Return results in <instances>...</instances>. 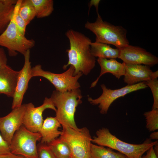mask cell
Here are the masks:
<instances>
[{"mask_svg": "<svg viewBox=\"0 0 158 158\" xmlns=\"http://www.w3.org/2000/svg\"><path fill=\"white\" fill-rule=\"evenodd\" d=\"M66 35L69 41L70 48L66 50L68 63L63 69H66L71 65L75 69L74 76L80 72L87 75L95 67L96 60L91 53V40L81 32L71 29L67 31Z\"/></svg>", "mask_w": 158, "mask_h": 158, "instance_id": "obj_1", "label": "cell"}, {"mask_svg": "<svg viewBox=\"0 0 158 158\" xmlns=\"http://www.w3.org/2000/svg\"><path fill=\"white\" fill-rule=\"evenodd\" d=\"M82 98L79 88L63 92L56 90L53 92L50 98L56 107L55 117L62 126L79 129L74 116L76 107L82 103Z\"/></svg>", "mask_w": 158, "mask_h": 158, "instance_id": "obj_2", "label": "cell"}, {"mask_svg": "<svg viewBox=\"0 0 158 158\" xmlns=\"http://www.w3.org/2000/svg\"><path fill=\"white\" fill-rule=\"evenodd\" d=\"M92 142L117 150L129 158H142L145 152L158 142V140L152 142L149 138L141 144L129 143L118 139L105 128L97 131L96 136L93 137Z\"/></svg>", "mask_w": 158, "mask_h": 158, "instance_id": "obj_3", "label": "cell"}, {"mask_svg": "<svg viewBox=\"0 0 158 158\" xmlns=\"http://www.w3.org/2000/svg\"><path fill=\"white\" fill-rule=\"evenodd\" d=\"M85 28L95 35V42L111 44L120 49L129 44L126 37V30L121 26H115L103 20L101 16L97 15L94 22L87 21Z\"/></svg>", "mask_w": 158, "mask_h": 158, "instance_id": "obj_4", "label": "cell"}, {"mask_svg": "<svg viewBox=\"0 0 158 158\" xmlns=\"http://www.w3.org/2000/svg\"><path fill=\"white\" fill-rule=\"evenodd\" d=\"M62 133L59 138L69 146L72 158H92L90 147L92 138L86 127L76 130L68 126H62Z\"/></svg>", "mask_w": 158, "mask_h": 158, "instance_id": "obj_5", "label": "cell"}, {"mask_svg": "<svg viewBox=\"0 0 158 158\" xmlns=\"http://www.w3.org/2000/svg\"><path fill=\"white\" fill-rule=\"evenodd\" d=\"M68 69L60 74L55 73L43 70L40 64H37L31 68V75L34 77H41L49 80L54 86L56 90L63 92L79 88V79L83 75L81 72L74 75L75 69L70 65Z\"/></svg>", "mask_w": 158, "mask_h": 158, "instance_id": "obj_6", "label": "cell"}, {"mask_svg": "<svg viewBox=\"0 0 158 158\" xmlns=\"http://www.w3.org/2000/svg\"><path fill=\"white\" fill-rule=\"evenodd\" d=\"M41 139L39 132H32L22 125L12 139L9 145L11 152L25 158H38L36 143Z\"/></svg>", "mask_w": 158, "mask_h": 158, "instance_id": "obj_7", "label": "cell"}, {"mask_svg": "<svg viewBox=\"0 0 158 158\" xmlns=\"http://www.w3.org/2000/svg\"><path fill=\"white\" fill-rule=\"evenodd\" d=\"M35 44L34 40L27 39L18 30L14 22L13 13L8 26L0 35V46L6 48L10 56H15L17 52L23 55Z\"/></svg>", "mask_w": 158, "mask_h": 158, "instance_id": "obj_8", "label": "cell"}, {"mask_svg": "<svg viewBox=\"0 0 158 158\" xmlns=\"http://www.w3.org/2000/svg\"><path fill=\"white\" fill-rule=\"evenodd\" d=\"M101 87L102 90L101 96L96 99L89 97L88 100L93 105H98L100 112L103 114L107 113L111 104L118 98L131 92L148 87L145 82L132 85H127L121 88L115 90L108 89L104 84H102Z\"/></svg>", "mask_w": 158, "mask_h": 158, "instance_id": "obj_9", "label": "cell"}, {"mask_svg": "<svg viewBox=\"0 0 158 158\" xmlns=\"http://www.w3.org/2000/svg\"><path fill=\"white\" fill-rule=\"evenodd\" d=\"M48 109L55 112L56 111V108L50 97H46L42 104L38 107H35L32 103L25 104L23 125L30 131L34 133L39 132L44 121L43 113Z\"/></svg>", "mask_w": 158, "mask_h": 158, "instance_id": "obj_10", "label": "cell"}, {"mask_svg": "<svg viewBox=\"0 0 158 158\" xmlns=\"http://www.w3.org/2000/svg\"><path fill=\"white\" fill-rule=\"evenodd\" d=\"M119 49L120 53L118 58L125 64H143L151 67L158 63L157 57L139 47L128 44Z\"/></svg>", "mask_w": 158, "mask_h": 158, "instance_id": "obj_11", "label": "cell"}, {"mask_svg": "<svg viewBox=\"0 0 158 158\" xmlns=\"http://www.w3.org/2000/svg\"><path fill=\"white\" fill-rule=\"evenodd\" d=\"M25 104L12 109L8 115L0 117V132L4 139L10 144L15 132L23 125Z\"/></svg>", "mask_w": 158, "mask_h": 158, "instance_id": "obj_12", "label": "cell"}, {"mask_svg": "<svg viewBox=\"0 0 158 158\" xmlns=\"http://www.w3.org/2000/svg\"><path fill=\"white\" fill-rule=\"evenodd\" d=\"M24 63L22 69L19 71L16 85L13 96L12 109L21 106L23 97L28 87L29 82L31 78V66L30 61V50L23 55Z\"/></svg>", "mask_w": 158, "mask_h": 158, "instance_id": "obj_13", "label": "cell"}, {"mask_svg": "<svg viewBox=\"0 0 158 158\" xmlns=\"http://www.w3.org/2000/svg\"><path fill=\"white\" fill-rule=\"evenodd\" d=\"M124 64L126 71L123 80L128 85L146 82L158 77V71L153 72L149 66L141 64Z\"/></svg>", "mask_w": 158, "mask_h": 158, "instance_id": "obj_14", "label": "cell"}, {"mask_svg": "<svg viewBox=\"0 0 158 158\" xmlns=\"http://www.w3.org/2000/svg\"><path fill=\"white\" fill-rule=\"evenodd\" d=\"M19 73L8 65L0 69V94L13 98Z\"/></svg>", "mask_w": 158, "mask_h": 158, "instance_id": "obj_15", "label": "cell"}, {"mask_svg": "<svg viewBox=\"0 0 158 158\" xmlns=\"http://www.w3.org/2000/svg\"><path fill=\"white\" fill-rule=\"evenodd\" d=\"M97 61L101 68V71L99 76L91 85L90 88L96 85L99 78L102 75L107 73H110L119 79L125 73V67L124 63H121L115 59L98 58Z\"/></svg>", "mask_w": 158, "mask_h": 158, "instance_id": "obj_16", "label": "cell"}, {"mask_svg": "<svg viewBox=\"0 0 158 158\" xmlns=\"http://www.w3.org/2000/svg\"><path fill=\"white\" fill-rule=\"evenodd\" d=\"M61 126L55 117H47L39 131L41 136V142L47 144L60 136L62 132L59 130V128Z\"/></svg>", "mask_w": 158, "mask_h": 158, "instance_id": "obj_17", "label": "cell"}, {"mask_svg": "<svg viewBox=\"0 0 158 158\" xmlns=\"http://www.w3.org/2000/svg\"><path fill=\"white\" fill-rule=\"evenodd\" d=\"M91 53L95 58L115 59L118 58L119 49L113 48L108 44L99 42H91L90 44Z\"/></svg>", "mask_w": 158, "mask_h": 158, "instance_id": "obj_18", "label": "cell"}, {"mask_svg": "<svg viewBox=\"0 0 158 158\" xmlns=\"http://www.w3.org/2000/svg\"><path fill=\"white\" fill-rule=\"evenodd\" d=\"M92 158H126L127 157L120 152H116L109 148L92 144L90 147Z\"/></svg>", "mask_w": 158, "mask_h": 158, "instance_id": "obj_19", "label": "cell"}, {"mask_svg": "<svg viewBox=\"0 0 158 158\" xmlns=\"http://www.w3.org/2000/svg\"><path fill=\"white\" fill-rule=\"evenodd\" d=\"M34 7L36 17L42 18L50 15L54 10L52 0H31Z\"/></svg>", "mask_w": 158, "mask_h": 158, "instance_id": "obj_20", "label": "cell"}, {"mask_svg": "<svg viewBox=\"0 0 158 158\" xmlns=\"http://www.w3.org/2000/svg\"><path fill=\"white\" fill-rule=\"evenodd\" d=\"M57 158H67L71 156L70 148L67 144L59 138L47 144Z\"/></svg>", "mask_w": 158, "mask_h": 158, "instance_id": "obj_21", "label": "cell"}, {"mask_svg": "<svg viewBox=\"0 0 158 158\" xmlns=\"http://www.w3.org/2000/svg\"><path fill=\"white\" fill-rule=\"evenodd\" d=\"M18 12L27 25L36 17L35 9L31 0H20Z\"/></svg>", "mask_w": 158, "mask_h": 158, "instance_id": "obj_22", "label": "cell"}, {"mask_svg": "<svg viewBox=\"0 0 158 158\" xmlns=\"http://www.w3.org/2000/svg\"><path fill=\"white\" fill-rule=\"evenodd\" d=\"M15 5L9 6L0 0V35L6 29L13 15Z\"/></svg>", "mask_w": 158, "mask_h": 158, "instance_id": "obj_23", "label": "cell"}, {"mask_svg": "<svg viewBox=\"0 0 158 158\" xmlns=\"http://www.w3.org/2000/svg\"><path fill=\"white\" fill-rule=\"evenodd\" d=\"M146 122V128L150 132L158 129V109H153L144 114Z\"/></svg>", "mask_w": 158, "mask_h": 158, "instance_id": "obj_24", "label": "cell"}, {"mask_svg": "<svg viewBox=\"0 0 158 158\" xmlns=\"http://www.w3.org/2000/svg\"><path fill=\"white\" fill-rule=\"evenodd\" d=\"M20 1V0H18L16 4L15 5L14 12V20L18 30L22 34L25 35L26 28L27 25L18 12Z\"/></svg>", "mask_w": 158, "mask_h": 158, "instance_id": "obj_25", "label": "cell"}, {"mask_svg": "<svg viewBox=\"0 0 158 158\" xmlns=\"http://www.w3.org/2000/svg\"><path fill=\"white\" fill-rule=\"evenodd\" d=\"M148 87L152 91L153 98V103L152 109H158V80L157 78H154L146 82Z\"/></svg>", "mask_w": 158, "mask_h": 158, "instance_id": "obj_26", "label": "cell"}, {"mask_svg": "<svg viewBox=\"0 0 158 158\" xmlns=\"http://www.w3.org/2000/svg\"><path fill=\"white\" fill-rule=\"evenodd\" d=\"M38 158H57L48 145L40 142L37 145Z\"/></svg>", "mask_w": 158, "mask_h": 158, "instance_id": "obj_27", "label": "cell"}, {"mask_svg": "<svg viewBox=\"0 0 158 158\" xmlns=\"http://www.w3.org/2000/svg\"><path fill=\"white\" fill-rule=\"evenodd\" d=\"M9 145L0 133V155L11 153Z\"/></svg>", "mask_w": 158, "mask_h": 158, "instance_id": "obj_28", "label": "cell"}, {"mask_svg": "<svg viewBox=\"0 0 158 158\" xmlns=\"http://www.w3.org/2000/svg\"><path fill=\"white\" fill-rule=\"evenodd\" d=\"M7 59L4 49L0 47V69L7 65Z\"/></svg>", "mask_w": 158, "mask_h": 158, "instance_id": "obj_29", "label": "cell"}, {"mask_svg": "<svg viewBox=\"0 0 158 158\" xmlns=\"http://www.w3.org/2000/svg\"><path fill=\"white\" fill-rule=\"evenodd\" d=\"M153 147H151L146 152V154L143 155L142 158H158V156L155 154Z\"/></svg>", "mask_w": 158, "mask_h": 158, "instance_id": "obj_30", "label": "cell"}, {"mask_svg": "<svg viewBox=\"0 0 158 158\" xmlns=\"http://www.w3.org/2000/svg\"><path fill=\"white\" fill-rule=\"evenodd\" d=\"M0 158H25L21 156L14 154L11 153L0 155Z\"/></svg>", "mask_w": 158, "mask_h": 158, "instance_id": "obj_31", "label": "cell"}, {"mask_svg": "<svg viewBox=\"0 0 158 158\" xmlns=\"http://www.w3.org/2000/svg\"><path fill=\"white\" fill-rule=\"evenodd\" d=\"M150 138L151 139L157 140L158 139V132L154 131L150 136Z\"/></svg>", "mask_w": 158, "mask_h": 158, "instance_id": "obj_32", "label": "cell"}, {"mask_svg": "<svg viewBox=\"0 0 158 158\" xmlns=\"http://www.w3.org/2000/svg\"><path fill=\"white\" fill-rule=\"evenodd\" d=\"M153 149L154 151L157 155L158 156V142L154 146Z\"/></svg>", "mask_w": 158, "mask_h": 158, "instance_id": "obj_33", "label": "cell"}, {"mask_svg": "<svg viewBox=\"0 0 158 158\" xmlns=\"http://www.w3.org/2000/svg\"><path fill=\"white\" fill-rule=\"evenodd\" d=\"M72 158L71 157H68V158Z\"/></svg>", "mask_w": 158, "mask_h": 158, "instance_id": "obj_34", "label": "cell"}, {"mask_svg": "<svg viewBox=\"0 0 158 158\" xmlns=\"http://www.w3.org/2000/svg\"><path fill=\"white\" fill-rule=\"evenodd\" d=\"M126 158H129L128 157H126Z\"/></svg>", "mask_w": 158, "mask_h": 158, "instance_id": "obj_35", "label": "cell"}]
</instances>
